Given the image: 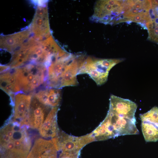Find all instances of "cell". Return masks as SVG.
I'll list each match as a JSON object with an SVG mask.
<instances>
[{"label":"cell","instance_id":"1","mask_svg":"<svg viewBox=\"0 0 158 158\" xmlns=\"http://www.w3.org/2000/svg\"><path fill=\"white\" fill-rule=\"evenodd\" d=\"M109 107L104 121L92 133L97 140H104L126 135L139 133L135 114L137 104L128 99L113 95L110 97Z\"/></svg>","mask_w":158,"mask_h":158},{"label":"cell","instance_id":"9","mask_svg":"<svg viewBox=\"0 0 158 158\" xmlns=\"http://www.w3.org/2000/svg\"><path fill=\"white\" fill-rule=\"evenodd\" d=\"M13 121L24 125L27 119L31 104L32 93L20 92L14 95Z\"/></svg>","mask_w":158,"mask_h":158},{"label":"cell","instance_id":"2","mask_svg":"<svg viewBox=\"0 0 158 158\" xmlns=\"http://www.w3.org/2000/svg\"><path fill=\"white\" fill-rule=\"evenodd\" d=\"M13 121L8 122L0 131L1 152L7 158H24L32 146L27 127Z\"/></svg>","mask_w":158,"mask_h":158},{"label":"cell","instance_id":"7","mask_svg":"<svg viewBox=\"0 0 158 158\" xmlns=\"http://www.w3.org/2000/svg\"><path fill=\"white\" fill-rule=\"evenodd\" d=\"M141 129L147 142L158 140V107H154L147 112L140 115Z\"/></svg>","mask_w":158,"mask_h":158},{"label":"cell","instance_id":"10","mask_svg":"<svg viewBox=\"0 0 158 158\" xmlns=\"http://www.w3.org/2000/svg\"><path fill=\"white\" fill-rule=\"evenodd\" d=\"M35 92L33 96L42 104L52 107L59 106L61 98L59 89L44 87Z\"/></svg>","mask_w":158,"mask_h":158},{"label":"cell","instance_id":"8","mask_svg":"<svg viewBox=\"0 0 158 158\" xmlns=\"http://www.w3.org/2000/svg\"><path fill=\"white\" fill-rule=\"evenodd\" d=\"M53 107L40 102L32 93L30 108L25 125L39 130Z\"/></svg>","mask_w":158,"mask_h":158},{"label":"cell","instance_id":"12","mask_svg":"<svg viewBox=\"0 0 158 158\" xmlns=\"http://www.w3.org/2000/svg\"><path fill=\"white\" fill-rule=\"evenodd\" d=\"M0 87L10 96L20 92L13 68H8L1 72Z\"/></svg>","mask_w":158,"mask_h":158},{"label":"cell","instance_id":"3","mask_svg":"<svg viewBox=\"0 0 158 158\" xmlns=\"http://www.w3.org/2000/svg\"><path fill=\"white\" fill-rule=\"evenodd\" d=\"M13 69L20 92L32 93L47 85V68L43 64L31 63Z\"/></svg>","mask_w":158,"mask_h":158},{"label":"cell","instance_id":"5","mask_svg":"<svg viewBox=\"0 0 158 158\" xmlns=\"http://www.w3.org/2000/svg\"><path fill=\"white\" fill-rule=\"evenodd\" d=\"M126 1L99 0L94 6V13L91 20L104 24L119 23L124 12Z\"/></svg>","mask_w":158,"mask_h":158},{"label":"cell","instance_id":"13","mask_svg":"<svg viewBox=\"0 0 158 158\" xmlns=\"http://www.w3.org/2000/svg\"><path fill=\"white\" fill-rule=\"evenodd\" d=\"M145 26L148 31V39L158 44V24L150 21L146 24Z\"/></svg>","mask_w":158,"mask_h":158},{"label":"cell","instance_id":"6","mask_svg":"<svg viewBox=\"0 0 158 158\" xmlns=\"http://www.w3.org/2000/svg\"><path fill=\"white\" fill-rule=\"evenodd\" d=\"M76 55L67 52L51 63L47 68V85L48 87L60 88L62 76Z\"/></svg>","mask_w":158,"mask_h":158},{"label":"cell","instance_id":"4","mask_svg":"<svg viewBox=\"0 0 158 158\" xmlns=\"http://www.w3.org/2000/svg\"><path fill=\"white\" fill-rule=\"evenodd\" d=\"M123 60L122 59H101L88 57L80 68L78 75L87 74L97 85H101L107 81L110 70Z\"/></svg>","mask_w":158,"mask_h":158},{"label":"cell","instance_id":"11","mask_svg":"<svg viewBox=\"0 0 158 158\" xmlns=\"http://www.w3.org/2000/svg\"><path fill=\"white\" fill-rule=\"evenodd\" d=\"M58 110V107H54L51 109L39 130L42 137L53 139L56 136L58 132L56 123Z\"/></svg>","mask_w":158,"mask_h":158}]
</instances>
